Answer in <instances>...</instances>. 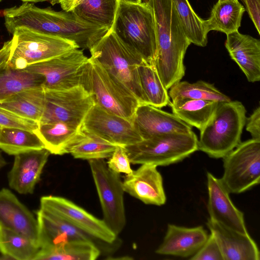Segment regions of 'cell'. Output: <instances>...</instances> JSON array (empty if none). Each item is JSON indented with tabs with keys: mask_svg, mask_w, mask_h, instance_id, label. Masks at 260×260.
<instances>
[{
	"mask_svg": "<svg viewBox=\"0 0 260 260\" xmlns=\"http://www.w3.org/2000/svg\"><path fill=\"white\" fill-rule=\"evenodd\" d=\"M193 132L167 133L124 146L131 163L166 166L179 162L198 150Z\"/></svg>",
	"mask_w": 260,
	"mask_h": 260,
	"instance_id": "obj_7",
	"label": "cell"
},
{
	"mask_svg": "<svg viewBox=\"0 0 260 260\" xmlns=\"http://www.w3.org/2000/svg\"><path fill=\"white\" fill-rule=\"evenodd\" d=\"M208 236L202 226L187 228L169 224L162 242L155 253L181 257H191L203 246Z\"/></svg>",
	"mask_w": 260,
	"mask_h": 260,
	"instance_id": "obj_22",
	"label": "cell"
},
{
	"mask_svg": "<svg viewBox=\"0 0 260 260\" xmlns=\"http://www.w3.org/2000/svg\"><path fill=\"white\" fill-rule=\"evenodd\" d=\"M88 162L101 203L103 220L118 236L126 224L124 191L120 174L110 170L104 159Z\"/></svg>",
	"mask_w": 260,
	"mask_h": 260,
	"instance_id": "obj_9",
	"label": "cell"
},
{
	"mask_svg": "<svg viewBox=\"0 0 260 260\" xmlns=\"http://www.w3.org/2000/svg\"><path fill=\"white\" fill-rule=\"evenodd\" d=\"M111 29L154 67L157 39L154 15L148 4L119 2Z\"/></svg>",
	"mask_w": 260,
	"mask_h": 260,
	"instance_id": "obj_5",
	"label": "cell"
},
{
	"mask_svg": "<svg viewBox=\"0 0 260 260\" xmlns=\"http://www.w3.org/2000/svg\"><path fill=\"white\" fill-rule=\"evenodd\" d=\"M88 59L77 48L24 69L42 75L45 90L66 89L80 85L81 73Z\"/></svg>",
	"mask_w": 260,
	"mask_h": 260,
	"instance_id": "obj_12",
	"label": "cell"
},
{
	"mask_svg": "<svg viewBox=\"0 0 260 260\" xmlns=\"http://www.w3.org/2000/svg\"><path fill=\"white\" fill-rule=\"evenodd\" d=\"M117 145L92 133L80 130L68 149L74 158L87 160L109 158Z\"/></svg>",
	"mask_w": 260,
	"mask_h": 260,
	"instance_id": "obj_31",
	"label": "cell"
},
{
	"mask_svg": "<svg viewBox=\"0 0 260 260\" xmlns=\"http://www.w3.org/2000/svg\"><path fill=\"white\" fill-rule=\"evenodd\" d=\"M89 51L90 57L125 85L141 105L147 104L137 69L146 62L140 54L123 42L111 29Z\"/></svg>",
	"mask_w": 260,
	"mask_h": 260,
	"instance_id": "obj_6",
	"label": "cell"
},
{
	"mask_svg": "<svg viewBox=\"0 0 260 260\" xmlns=\"http://www.w3.org/2000/svg\"><path fill=\"white\" fill-rule=\"evenodd\" d=\"M60 1L61 0H49L48 1L52 5L54 6L57 4H59Z\"/></svg>",
	"mask_w": 260,
	"mask_h": 260,
	"instance_id": "obj_46",
	"label": "cell"
},
{
	"mask_svg": "<svg viewBox=\"0 0 260 260\" xmlns=\"http://www.w3.org/2000/svg\"><path fill=\"white\" fill-rule=\"evenodd\" d=\"M246 129L252 139L260 140V107H257L246 121Z\"/></svg>",
	"mask_w": 260,
	"mask_h": 260,
	"instance_id": "obj_41",
	"label": "cell"
},
{
	"mask_svg": "<svg viewBox=\"0 0 260 260\" xmlns=\"http://www.w3.org/2000/svg\"><path fill=\"white\" fill-rule=\"evenodd\" d=\"M246 113L241 102H219L210 120L200 130L198 150L214 158L225 156L241 142Z\"/></svg>",
	"mask_w": 260,
	"mask_h": 260,
	"instance_id": "obj_4",
	"label": "cell"
},
{
	"mask_svg": "<svg viewBox=\"0 0 260 260\" xmlns=\"http://www.w3.org/2000/svg\"><path fill=\"white\" fill-rule=\"evenodd\" d=\"M102 252L94 243L73 241L46 248H40L34 260H95Z\"/></svg>",
	"mask_w": 260,
	"mask_h": 260,
	"instance_id": "obj_30",
	"label": "cell"
},
{
	"mask_svg": "<svg viewBox=\"0 0 260 260\" xmlns=\"http://www.w3.org/2000/svg\"><path fill=\"white\" fill-rule=\"evenodd\" d=\"M63 11L71 12L81 21L111 29L114 23L118 0H61Z\"/></svg>",
	"mask_w": 260,
	"mask_h": 260,
	"instance_id": "obj_24",
	"label": "cell"
},
{
	"mask_svg": "<svg viewBox=\"0 0 260 260\" xmlns=\"http://www.w3.org/2000/svg\"><path fill=\"white\" fill-rule=\"evenodd\" d=\"M50 154L43 148L15 155L8 175L9 186L19 193L32 194Z\"/></svg>",
	"mask_w": 260,
	"mask_h": 260,
	"instance_id": "obj_19",
	"label": "cell"
},
{
	"mask_svg": "<svg viewBox=\"0 0 260 260\" xmlns=\"http://www.w3.org/2000/svg\"><path fill=\"white\" fill-rule=\"evenodd\" d=\"M81 130V127L63 121L39 123L35 133L51 154L63 155Z\"/></svg>",
	"mask_w": 260,
	"mask_h": 260,
	"instance_id": "obj_25",
	"label": "cell"
},
{
	"mask_svg": "<svg viewBox=\"0 0 260 260\" xmlns=\"http://www.w3.org/2000/svg\"><path fill=\"white\" fill-rule=\"evenodd\" d=\"M154 18L157 54L154 62L168 90L185 75L184 58L191 42L181 26L172 0H149Z\"/></svg>",
	"mask_w": 260,
	"mask_h": 260,
	"instance_id": "obj_2",
	"label": "cell"
},
{
	"mask_svg": "<svg viewBox=\"0 0 260 260\" xmlns=\"http://www.w3.org/2000/svg\"><path fill=\"white\" fill-rule=\"evenodd\" d=\"M192 260H223L220 248L211 233L199 250L191 257Z\"/></svg>",
	"mask_w": 260,
	"mask_h": 260,
	"instance_id": "obj_39",
	"label": "cell"
},
{
	"mask_svg": "<svg viewBox=\"0 0 260 260\" xmlns=\"http://www.w3.org/2000/svg\"><path fill=\"white\" fill-rule=\"evenodd\" d=\"M45 148L43 143L34 132L16 128L2 127L0 149L9 155L17 154Z\"/></svg>",
	"mask_w": 260,
	"mask_h": 260,
	"instance_id": "obj_32",
	"label": "cell"
},
{
	"mask_svg": "<svg viewBox=\"0 0 260 260\" xmlns=\"http://www.w3.org/2000/svg\"><path fill=\"white\" fill-rule=\"evenodd\" d=\"M219 102L205 100L180 99L171 102L172 113L200 131L209 122Z\"/></svg>",
	"mask_w": 260,
	"mask_h": 260,
	"instance_id": "obj_27",
	"label": "cell"
},
{
	"mask_svg": "<svg viewBox=\"0 0 260 260\" xmlns=\"http://www.w3.org/2000/svg\"><path fill=\"white\" fill-rule=\"evenodd\" d=\"M244 6L238 0H218L214 5L208 19L204 20L206 31L216 30L226 35L238 31L243 15Z\"/></svg>",
	"mask_w": 260,
	"mask_h": 260,
	"instance_id": "obj_26",
	"label": "cell"
},
{
	"mask_svg": "<svg viewBox=\"0 0 260 260\" xmlns=\"http://www.w3.org/2000/svg\"><path fill=\"white\" fill-rule=\"evenodd\" d=\"M122 185L124 192L145 204L161 206L166 202L162 178L155 165H141L126 174Z\"/></svg>",
	"mask_w": 260,
	"mask_h": 260,
	"instance_id": "obj_17",
	"label": "cell"
},
{
	"mask_svg": "<svg viewBox=\"0 0 260 260\" xmlns=\"http://www.w3.org/2000/svg\"><path fill=\"white\" fill-rule=\"evenodd\" d=\"M0 227L22 234L38 243L37 218L12 192L5 188L0 190Z\"/></svg>",
	"mask_w": 260,
	"mask_h": 260,
	"instance_id": "obj_20",
	"label": "cell"
},
{
	"mask_svg": "<svg viewBox=\"0 0 260 260\" xmlns=\"http://www.w3.org/2000/svg\"><path fill=\"white\" fill-rule=\"evenodd\" d=\"M168 93L172 101L186 98L218 102L231 100L228 96L217 89L214 84L202 80L192 83L180 81L171 87Z\"/></svg>",
	"mask_w": 260,
	"mask_h": 260,
	"instance_id": "obj_36",
	"label": "cell"
},
{
	"mask_svg": "<svg viewBox=\"0 0 260 260\" xmlns=\"http://www.w3.org/2000/svg\"><path fill=\"white\" fill-rule=\"evenodd\" d=\"M44 77L7 64L0 68V103L24 90L43 87Z\"/></svg>",
	"mask_w": 260,
	"mask_h": 260,
	"instance_id": "obj_28",
	"label": "cell"
},
{
	"mask_svg": "<svg viewBox=\"0 0 260 260\" xmlns=\"http://www.w3.org/2000/svg\"><path fill=\"white\" fill-rule=\"evenodd\" d=\"M109 168L114 172L120 174H131L133 170L131 161L124 146L117 145L107 162Z\"/></svg>",
	"mask_w": 260,
	"mask_h": 260,
	"instance_id": "obj_38",
	"label": "cell"
},
{
	"mask_svg": "<svg viewBox=\"0 0 260 260\" xmlns=\"http://www.w3.org/2000/svg\"><path fill=\"white\" fill-rule=\"evenodd\" d=\"M231 58L250 82L260 80V40L238 31L226 35L224 43Z\"/></svg>",
	"mask_w": 260,
	"mask_h": 260,
	"instance_id": "obj_23",
	"label": "cell"
},
{
	"mask_svg": "<svg viewBox=\"0 0 260 260\" xmlns=\"http://www.w3.org/2000/svg\"><path fill=\"white\" fill-rule=\"evenodd\" d=\"M23 2H29V3H38V2H43L45 1H48L49 0H21Z\"/></svg>",
	"mask_w": 260,
	"mask_h": 260,
	"instance_id": "obj_45",
	"label": "cell"
},
{
	"mask_svg": "<svg viewBox=\"0 0 260 260\" xmlns=\"http://www.w3.org/2000/svg\"><path fill=\"white\" fill-rule=\"evenodd\" d=\"M207 226L220 248L223 260H259L257 244L244 234L208 219Z\"/></svg>",
	"mask_w": 260,
	"mask_h": 260,
	"instance_id": "obj_21",
	"label": "cell"
},
{
	"mask_svg": "<svg viewBox=\"0 0 260 260\" xmlns=\"http://www.w3.org/2000/svg\"><path fill=\"white\" fill-rule=\"evenodd\" d=\"M177 14L188 40L197 46L205 47L208 42L204 20L193 11L188 0H172Z\"/></svg>",
	"mask_w": 260,
	"mask_h": 260,
	"instance_id": "obj_35",
	"label": "cell"
},
{
	"mask_svg": "<svg viewBox=\"0 0 260 260\" xmlns=\"http://www.w3.org/2000/svg\"><path fill=\"white\" fill-rule=\"evenodd\" d=\"M7 165V162L2 155L0 150V170Z\"/></svg>",
	"mask_w": 260,
	"mask_h": 260,
	"instance_id": "obj_43",
	"label": "cell"
},
{
	"mask_svg": "<svg viewBox=\"0 0 260 260\" xmlns=\"http://www.w3.org/2000/svg\"><path fill=\"white\" fill-rule=\"evenodd\" d=\"M7 64L16 69L46 61L79 48L73 41L33 31L25 27L15 29Z\"/></svg>",
	"mask_w": 260,
	"mask_h": 260,
	"instance_id": "obj_8",
	"label": "cell"
},
{
	"mask_svg": "<svg viewBox=\"0 0 260 260\" xmlns=\"http://www.w3.org/2000/svg\"><path fill=\"white\" fill-rule=\"evenodd\" d=\"M38 243L19 233L0 227V252L11 259L34 260Z\"/></svg>",
	"mask_w": 260,
	"mask_h": 260,
	"instance_id": "obj_33",
	"label": "cell"
},
{
	"mask_svg": "<svg viewBox=\"0 0 260 260\" xmlns=\"http://www.w3.org/2000/svg\"><path fill=\"white\" fill-rule=\"evenodd\" d=\"M140 85L147 104L158 108L171 103L168 90L153 66L144 62L137 67Z\"/></svg>",
	"mask_w": 260,
	"mask_h": 260,
	"instance_id": "obj_34",
	"label": "cell"
},
{
	"mask_svg": "<svg viewBox=\"0 0 260 260\" xmlns=\"http://www.w3.org/2000/svg\"><path fill=\"white\" fill-rule=\"evenodd\" d=\"M141 3L148 4L149 0H140Z\"/></svg>",
	"mask_w": 260,
	"mask_h": 260,
	"instance_id": "obj_47",
	"label": "cell"
},
{
	"mask_svg": "<svg viewBox=\"0 0 260 260\" xmlns=\"http://www.w3.org/2000/svg\"><path fill=\"white\" fill-rule=\"evenodd\" d=\"M209 219L226 227L244 234H249L243 213L237 208L220 179L207 172Z\"/></svg>",
	"mask_w": 260,
	"mask_h": 260,
	"instance_id": "obj_16",
	"label": "cell"
},
{
	"mask_svg": "<svg viewBox=\"0 0 260 260\" xmlns=\"http://www.w3.org/2000/svg\"><path fill=\"white\" fill-rule=\"evenodd\" d=\"M81 85L94 104L102 108L133 121L139 101L120 80L90 57L80 77Z\"/></svg>",
	"mask_w": 260,
	"mask_h": 260,
	"instance_id": "obj_3",
	"label": "cell"
},
{
	"mask_svg": "<svg viewBox=\"0 0 260 260\" xmlns=\"http://www.w3.org/2000/svg\"><path fill=\"white\" fill-rule=\"evenodd\" d=\"M44 91V108L39 124L60 121L81 127L94 104L81 85L66 89Z\"/></svg>",
	"mask_w": 260,
	"mask_h": 260,
	"instance_id": "obj_11",
	"label": "cell"
},
{
	"mask_svg": "<svg viewBox=\"0 0 260 260\" xmlns=\"http://www.w3.org/2000/svg\"><path fill=\"white\" fill-rule=\"evenodd\" d=\"M36 215L40 248L57 246L73 241H86L94 243L103 252L111 250L113 249L112 245H115L109 244L93 238L61 217L44 208L40 207Z\"/></svg>",
	"mask_w": 260,
	"mask_h": 260,
	"instance_id": "obj_14",
	"label": "cell"
},
{
	"mask_svg": "<svg viewBox=\"0 0 260 260\" xmlns=\"http://www.w3.org/2000/svg\"><path fill=\"white\" fill-rule=\"evenodd\" d=\"M40 207L61 217L93 238L109 244H117L118 236L100 219L72 201L52 196L42 197Z\"/></svg>",
	"mask_w": 260,
	"mask_h": 260,
	"instance_id": "obj_15",
	"label": "cell"
},
{
	"mask_svg": "<svg viewBox=\"0 0 260 260\" xmlns=\"http://www.w3.org/2000/svg\"><path fill=\"white\" fill-rule=\"evenodd\" d=\"M252 20L256 29L260 34V0H240Z\"/></svg>",
	"mask_w": 260,
	"mask_h": 260,
	"instance_id": "obj_40",
	"label": "cell"
},
{
	"mask_svg": "<svg viewBox=\"0 0 260 260\" xmlns=\"http://www.w3.org/2000/svg\"><path fill=\"white\" fill-rule=\"evenodd\" d=\"M119 2H124L127 3L138 4L141 3L140 0H118Z\"/></svg>",
	"mask_w": 260,
	"mask_h": 260,
	"instance_id": "obj_44",
	"label": "cell"
},
{
	"mask_svg": "<svg viewBox=\"0 0 260 260\" xmlns=\"http://www.w3.org/2000/svg\"><path fill=\"white\" fill-rule=\"evenodd\" d=\"M39 123L23 118L15 113L0 107V126L16 128L35 132Z\"/></svg>",
	"mask_w": 260,
	"mask_h": 260,
	"instance_id": "obj_37",
	"label": "cell"
},
{
	"mask_svg": "<svg viewBox=\"0 0 260 260\" xmlns=\"http://www.w3.org/2000/svg\"><path fill=\"white\" fill-rule=\"evenodd\" d=\"M2 0H0V2H1Z\"/></svg>",
	"mask_w": 260,
	"mask_h": 260,
	"instance_id": "obj_49",
	"label": "cell"
},
{
	"mask_svg": "<svg viewBox=\"0 0 260 260\" xmlns=\"http://www.w3.org/2000/svg\"><path fill=\"white\" fill-rule=\"evenodd\" d=\"M81 129L124 147L143 140L132 121L111 113L95 104L85 117Z\"/></svg>",
	"mask_w": 260,
	"mask_h": 260,
	"instance_id": "obj_13",
	"label": "cell"
},
{
	"mask_svg": "<svg viewBox=\"0 0 260 260\" xmlns=\"http://www.w3.org/2000/svg\"><path fill=\"white\" fill-rule=\"evenodd\" d=\"M45 104V91L43 87L20 92L0 103V107L38 123Z\"/></svg>",
	"mask_w": 260,
	"mask_h": 260,
	"instance_id": "obj_29",
	"label": "cell"
},
{
	"mask_svg": "<svg viewBox=\"0 0 260 260\" xmlns=\"http://www.w3.org/2000/svg\"><path fill=\"white\" fill-rule=\"evenodd\" d=\"M222 158L223 174L220 179L230 193H240L259 184L260 140L241 142Z\"/></svg>",
	"mask_w": 260,
	"mask_h": 260,
	"instance_id": "obj_10",
	"label": "cell"
},
{
	"mask_svg": "<svg viewBox=\"0 0 260 260\" xmlns=\"http://www.w3.org/2000/svg\"><path fill=\"white\" fill-rule=\"evenodd\" d=\"M1 128H2V126H0V133H1Z\"/></svg>",
	"mask_w": 260,
	"mask_h": 260,
	"instance_id": "obj_48",
	"label": "cell"
},
{
	"mask_svg": "<svg viewBox=\"0 0 260 260\" xmlns=\"http://www.w3.org/2000/svg\"><path fill=\"white\" fill-rule=\"evenodd\" d=\"M12 44V39L4 43L0 49V68L6 64L9 60Z\"/></svg>",
	"mask_w": 260,
	"mask_h": 260,
	"instance_id": "obj_42",
	"label": "cell"
},
{
	"mask_svg": "<svg viewBox=\"0 0 260 260\" xmlns=\"http://www.w3.org/2000/svg\"><path fill=\"white\" fill-rule=\"evenodd\" d=\"M0 16L12 35L17 28L25 27L73 41L79 48L88 50L110 30L83 22L70 12L41 8L29 2L2 10Z\"/></svg>",
	"mask_w": 260,
	"mask_h": 260,
	"instance_id": "obj_1",
	"label": "cell"
},
{
	"mask_svg": "<svg viewBox=\"0 0 260 260\" xmlns=\"http://www.w3.org/2000/svg\"><path fill=\"white\" fill-rule=\"evenodd\" d=\"M142 139L167 133H188L192 126L170 113L148 104L139 105L133 121Z\"/></svg>",
	"mask_w": 260,
	"mask_h": 260,
	"instance_id": "obj_18",
	"label": "cell"
}]
</instances>
